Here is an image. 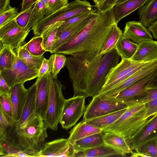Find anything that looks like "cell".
<instances>
[{
    "label": "cell",
    "instance_id": "7",
    "mask_svg": "<svg viewBox=\"0 0 157 157\" xmlns=\"http://www.w3.org/2000/svg\"><path fill=\"white\" fill-rule=\"evenodd\" d=\"M120 57L115 48L102 55L97 72L86 90V98H93L99 94L105 83L108 75L119 63Z\"/></svg>",
    "mask_w": 157,
    "mask_h": 157
},
{
    "label": "cell",
    "instance_id": "27",
    "mask_svg": "<svg viewBox=\"0 0 157 157\" xmlns=\"http://www.w3.org/2000/svg\"><path fill=\"white\" fill-rule=\"evenodd\" d=\"M104 134L102 131L76 141L72 145L74 150L76 152H80L104 145L103 140Z\"/></svg>",
    "mask_w": 157,
    "mask_h": 157
},
{
    "label": "cell",
    "instance_id": "20",
    "mask_svg": "<svg viewBox=\"0 0 157 157\" xmlns=\"http://www.w3.org/2000/svg\"><path fill=\"white\" fill-rule=\"evenodd\" d=\"M26 101L21 116L14 126L15 129L22 128L36 115V83L35 82L28 89Z\"/></svg>",
    "mask_w": 157,
    "mask_h": 157
},
{
    "label": "cell",
    "instance_id": "5",
    "mask_svg": "<svg viewBox=\"0 0 157 157\" xmlns=\"http://www.w3.org/2000/svg\"><path fill=\"white\" fill-rule=\"evenodd\" d=\"M92 7L86 0H74L45 16L34 25L31 29L35 35L41 36L44 31L55 23L63 22L76 15L89 12L93 10Z\"/></svg>",
    "mask_w": 157,
    "mask_h": 157
},
{
    "label": "cell",
    "instance_id": "47",
    "mask_svg": "<svg viewBox=\"0 0 157 157\" xmlns=\"http://www.w3.org/2000/svg\"><path fill=\"white\" fill-rule=\"evenodd\" d=\"M157 114V98L147 103L146 117L150 118Z\"/></svg>",
    "mask_w": 157,
    "mask_h": 157
},
{
    "label": "cell",
    "instance_id": "28",
    "mask_svg": "<svg viewBox=\"0 0 157 157\" xmlns=\"http://www.w3.org/2000/svg\"><path fill=\"white\" fill-rule=\"evenodd\" d=\"M18 58L25 63L30 69L39 71L43 60V56H36L30 53L23 44L16 51Z\"/></svg>",
    "mask_w": 157,
    "mask_h": 157
},
{
    "label": "cell",
    "instance_id": "23",
    "mask_svg": "<svg viewBox=\"0 0 157 157\" xmlns=\"http://www.w3.org/2000/svg\"><path fill=\"white\" fill-rule=\"evenodd\" d=\"M148 0H127L115 4L111 9L115 24L132 13L139 9Z\"/></svg>",
    "mask_w": 157,
    "mask_h": 157
},
{
    "label": "cell",
    "instance_id": "18",
    "mask_svg": "<svg viewBox=\"0 0 157 157\" xmlns=\"http://www.w3.org/2000/svg\"><path fill=\"white\" fill-rule=\"evenodd\" d=\"M123 35L137 44L145 41L153 40L152 36L148 29L139 21L127 22Z\"/></svg>",
    "mask_w": 157,
    "mask_h": 157
},
{
    "label": "cell",
    "instance_id": "25",
    "mask_svg": "<svg viewBox=\"0 0 157 157\" xmlns=\"http://www.w3.org/2000/svg\"><path fill=\"white\" fill-rule=\"evenodd\" d=\"M102 131V129L82 121L75 126L70 131L67 139L69 144L72 145L76 141Z\"/></svg>",
    "mask_w": 157,
    "mask_h": 157
},
{
    "label": "cell",
    "instance_id": "41",
    "mask_svg": "<svg viewBox=\"0 0 157 157\" xmlns=\"http://www.w3.org/2000/svg\"><path fill=\"white\" fill-rule=\"evenodd\" d=\"M97 11L93 9L91 11L74 16L63 21L59 27L58 30H63L73 24L81 22L86 19L94 15Z\"/></svg>",
    "mask_w": 157,
    "mask_h": 157
},
{
    "label": "cell",
    "instance_id": "4",
    "mask_svg": "<svg viewBox=\"0 0 157 157\" xmlns=\"http://www.w3.org/2000/svg\"><path fill=\"white\" fill-rule=\"evenodd\" d=\"M146 104L140 103L128 106L117 120L102 131L118 134L127 140L131 138L149 118L146 117Z\"/></svg>",
    "mask_w": 157,
    "mask_h": 157
},
{
    "label": "cell",
    "instance_id": "19",
    "mask_svg": "<svg viewBox=\"0 0 157 157\" xmlns=\"http://www.w3.org/2000/svg\"><path fill=\"white\" fill-rule=\"evenodd\" d=\"M157 72V68L147 76L139 80L121 91L115 98L125 104L142 93L148 87Z\"/></svg>",
    "mask_w": 157,
    "mask_h": 157
},
{
    "label": "cell",
    "instance_id": "15",
    "mask_svg": "<svg viewBox=\"0 0 157 157\" xmlns=\"http://www.w3.org/2000/svg\"><path fill=\"white\" fill-rule=\"evenodd\" d=\"M157 138V114L150 117L132 138L127 140L132 151L141 144Z\"/></svg>",
    "mask_w": 157,
    "mask_h": 157
},
{
    "label": "cell",
    "instance_id": "52",
    "mask_svg": "<svg viewBox=\"0 0 157 157\" xmlns=\"http://www.w3.org/2000/svg\"><path fill=\"white\" fill-rule=\"evenodd\" d=\"M148 29L152 34L153 37L157 40V20L152 23Z\"/></svg>",
    "mask_w": 157,
    "mask_h": 157
},
{
    "label": "cell",
    "instance_id": "50",
    "mask_svg": "<svg viewBox=\"0 0 157 157\" xmlns=\"http://www.w3.org/2000/svg\"><path fill=\"white\" fill-rule=\"evenodd\" d=\"M39 0H22L20 12L25 11L31 7Z\"/></svg>",
    "mask_w": 157,
    "mask_h": 157
},
{
    "label": "cell",
    "instance_id": "14",
    "mask_svg": "<svg viewBox=\"0 0 157 157\" xmlns=\"http://www.w3.org/2000/svg\"><path fill=\"white\" fill-rule=\"evenodd\" d=\"M53 78L51 74H46L36 80V114L44 120L47 111L50 86Z\"/></svg>",
    "mask_w": 157,
    "mask_h": 157
},
{
    "label": "cell",
    "instance_id": "53",
    "mask_svg": "<svg viewBox=\"0 0 157 157\" xmlns=\"http://www.w3.org/2000/svg\"><path fill=\"white\" fill-rule=\"evenodd\" d=\"M147 87L157 88V72Z\"/></svg>",
    "mask_w": 157,
    "mask_h": 157
},
{
    "label": "cell",
    "instance_id": "26",
    "mask_svg": "<svg viewBox=\"0 0 157 157\" xmlns=\"http://www.w3.org/2000/svg\"><path fill=\"white\" fill-rule=\"evenodd\" d=\"M139 21L148 27L157 20V0H148L138 10Z\"/></svg>",
    "mask_w": 157,
    "mask_h": 157
},
{
    "label": "cell",
    "instance_id": "22",
    "mask_svg": "<svg viewBox=\"0 0 157 157\" xmlns=\"http://www.w3.org/2000/svg\"><path fill=\"white\" fill-rule=\"evenodd\" d=\"M139 63H147L157 60V41L153 40L138 44L137 50L130 59Z\"/></svg>",
    "mask_w": 157,
    "mask_h": 157
},
{
    "label": "cell",
    "instance_id": "39",
    "mask_svg": "<svg viewBox=\"0 0 157 157\" xmlns=\"http://www.w3.org/2000/svg\"><path fill=\"white\" fill-rule=\"evenodd\" d=\"M16 122L0 107V140L5 139L8 131L14 126Z\"/></svg>",
    "mask_w": 157,
    "mask_h": 157
},
{
    "label": "cell",
    "instance_id": "16",
    "mask_svg": "<svg viewBox=\"0 0 157 157\" xmlns=\"http://www.w3.org/2000/svg\"><path fill=\"white\" fill-rule=\"evenodd\" d=\"M157 68V60L148 63L116 86L102 95L116 98L124 89L151 74Z\"/></svg>",
    "mask_w": 157,
    "mask_h": 157
},
{
    "label": "cell",
    "instance_id": "46",
    "mask_svg": "<svg viewBox=\"0 0 157 157\" xmlns=\"http://www.w3.org/2000/svg\"><path fill=\"white\" fill-rule=\"evenodd\" d=\"M118 0H101L95 6L97 11L105 12L111 9Z\"/></svg>",
    "mask_w": 157,
    "mask_h": 157
},
{
    "label": "cell",
    "instance_id": "44",
    "mask_svg": "<svg viewBox=\"0 0 157 157\" xmlns=\"http://www.w3.org/2000/svg\"><path fill=\"white\" fill-rule=\"evenodd\" d=\"M0 107L10 117L13 118V109L10 95L0 94Z\"/></svg>",
    "mask_w": 157,
    "mask_h": 157
},
{
    "label": "cell",
    "instance_id": "12",
    "mask_svg": "<svg viewBox=\"0 0 157 157\" xmlns=\"http://www.w3.org/2000/svg\"><path fill=\"white\" fill-rule=\"evenodd\" d=\"M29 32L20 27L14 18L0 27V43L10 46L16 52Z\"/></svg>",
    "mask_w": 157,
    "mask_h": 157
},
{
    "label": "cell",
    "instance_id": "37",
    "mask_svg": "<svg viewBox=\"0 0 157 157\" xmlns=\"http://www.w3.org/2000/svg\"><path fill=\"white\" fill-rule=\"evenodd\" d=\"M23 45L30 53L35 56H43L46 52L43 46V38L41 36L35 35Z\"/></svg>",
    "mask_w": 157,
    "mask_h": 157
},
{
    "label": "cell",
    "instance_id": "42",
    "mask_svg": "<svg viewBox=\"0 0 157 157\" xmlns=\"http://www.w3.org/2000/svg\"><path fill=\"white\" fill-rule=\"evenodd\" d=\"M18 9L11 7L0 13V27L15 18L19 14Z\"/></svg>",
    "mask_w": 157,
    "mask_h": 157
},
{
    "label": "cell",
    "instance_id": "24",
    "mask_svg": "<svg viewBox=\"0 0 157 157\" xmlns=\"http://www.w3.org/2000/svg\"><path fill=\"white\" fill-rule=\"evenodd\" d=\"M104 145L116 151L119 155L124 156L132 151L127 140L122 136L113 132H104Z\"/></svg>",
    "mask_w": 157,
    "mask_h": 157
},
{
    "label": "cell",
    "instance_id": "11",
    "mask_svg": "<svg viewBox=\"0 0 157 157\" xmlns=\"http://www.w3.org/2000/svg\"><path fill=\"white\" fill-rule=\"evenodd\" d=\"M39 71L29 68L17 57L11 68L0 71V75L11 88L16 84L25 83L37 78Z\"/></svg>",
    "mask_w": 157,
    "mask_h": 157
},
{
    "label": "cell",
    "instance_id": "32",
    "mask_svg": "<svg viewBox=\"0 0 157 157\" xmlns=\"http://www.w3.org/2000/svg\"><path fill=\"white\" fill-rule=\"evenodd\" d=\"M17 57L12 48L0 43V71L11 68Z\"/></svg>",
    "mask_w": 157,
    "mask_h": 157
},
{
    "label": "cell",
    "instance_id": "30",
    "mask_svg": "<svg viewBox=\"0 0 157 157\" xmlns=\"http://www.w3.org/2000/svg\"><path fill=\"white\" fill-rule=\"evenodd\" d=\"M138 44L123 35L116 45L115 49L121 59H130L136 52Z\"/></svg>",
    "mask_w": 157,
    "mask_h": 157
},
{
    "label": "cell",
    "instance_id": "51",
    "mask_svg": "<svg viewBox=\"0 0 157 157\" xmlns=\"http://www.w3.org/2000/svg\"><path fill=\"white\" fill-rule=\"evenodd\" d=\"M10 0H0V13L10 8Z\"/></svg>",
    "mask_w": 157,
    "mask_h": 157
},
{
    "label": "cell",
    "instance_id": "33",
    "mask_svg": "<svg viewBox=\"0 0 157 157\" xmlns=\"http://www.w3.org/2000/svg\"><path fill=\"white\" fill-rule=\"evenodd\" d=\"M119 155L115 150L105 145L76 152L75 157H102Z\"/></svg>",
    "mask_w": 157,
    "mask_h": 157
},
{
    "label": "cell",
    "instance_id": "9",
    "mask_svg": "<svg viewBox=\"0 0 157 157\" xmlns=\"http://www.w3.org/2000/svg\"><path fill=\"white\" fill-rule=\"evenodd\" d=\"M148 63H136L130 59H121L108 75L98 95L103 94L112 89Z\"/></svg>",
    "mask_w": 157,
    "mask_h": 157
},
{
    "label": "cell",
    "instance_id": "3",
    "mask_svg": "<svg viewBox=\"0 0 157 157\" xmlns=\"http://www.w3.org/2000/svg\"><path fill=\"white\" fill-rule=\"evenodd\" d=\"M13 127L8 131L4 140L19 150L36 157L44 147L48 137V128L42 117L36 114L22 128Z\"/></svg>",
    "mask_w": 157,
    "mask_h": 157
},
{
    "label": "cell",
    "instance_id": "36",
    "mask_svg": "<svg viewBox=\"0 0 157 157\" xmlns=\"http://www.w3.org/2000/svg\"><path fill=\"white\" fill-rule=\"evenodd\" d=\"M67 57L60 53H55L49 58V71L53 78H57L60 70L65 66Z\"/></svg>",
    "mask_w": 157,
    "mask_h": 157
},
{
    "label": "cell",
    "instance_id": "54",
    "mask_svg": "<svg viewBox=\"0 0 157 157\" xmlns=\"http://www.w3.org/2000/svg\"><path fill=\"white\" fill-rule=\"evenodd\" d=\"M101 0H93V2L95 3V6H96Z\"/></svg>",
    "mask_w": 157,
    "mask_h": 157
},
{
    "label": "cell",
    "instance_id": "31",
    "mask_svg": "<svg viewBox=\"0 0 157 157\" xmlns=\"http://www.w3.org/2000/svg\"><path fill=\"white\" fill-rule=\"evenodd\" d=\"M127 108L85 121L87 124L102 130L117 120L124 112Z\"/></svg>",
    "mask_w": 157,
    "mask_h": 157
},
{
    "label": "cell",
    "instance_id": "1",
    "mask_svg": "<svg viewBox=\"0 0 157 157\" xmlns=\"http://www.w3.org/2000/svg\"><path fill=\"white\" fill-rule=\"evenodd\" d=\"M115 24L111 8L105 12L97 11L81 31L55 53L71 55L84 52H99Z\"/></svg>",
    "mask_w": 157,
    "mask_h": 157
},
{
    "label": "cell",
    "instance_id": "8",
    "mask_svg": "<svg viewBox=\"0 0 157 157\" xmlns=\"http://www.w3.org/2000/svg\"><path fill=\"white\" fill-rule=\"evenodd\" d=\"M125 103L115 98L98 95L86 108L82 121H85L127 108Z\"/></svg>",
    "mask_w": 157,
    "mask_h": 157
},
{
    "label": "cell",
    "instance_id": "10",
    "mask_svg": "<svg viewBox=\"0 0 157 157\" xmlns=\"http://www.w3.org/2000/svg\"><path fill=\"white\" fill-rule=\"evenodd\" d=\"M86 98L84 96H77L66 100L59 122L63 129L67 130L83 115Z\"/></svg>",
    "mask_w": 157,
    "mask_h": 157
},
{
    "label": "cell",
    "instance_id": "40",
    "mask_svg": "<svg viewBox=\"0 0 157 157\" xmlns=\"http://www.w3.org/2000/svg\"><path fill=\"white\" fill-rule=\"evenodd\" d=\"M136 150L147 155L148 157H157V138L141 144L134 151Z\"/></svg>",
    "mask_w": 157,
    "mask_h": 157
},
{
    "label": "cell",
    "instance_id": "2",
    "mask_svg": "<svg viewBox=\"0 0 157 157\" xmlns=\"http://www.w3.org/2000/svg\"><path fill=\"white\" fill-rule=\"evenodd\" d=\"M99 52H84L67 57L65 66L72 82L74 96L85 97L88 85L95 75L102 55Z\"/></svg>",
    "mask_w": 157,
    "mask_h": 157
},
{
    "label": "cell",
    "instance_id": "17",
    "mask_svg": "<svg viewBox=\"0 0 157 157\" xmlns=\"http://www.w3.org/2000/svg\"><path fill=\"white\" fill-rule=\"evenodd\" d=\"M94 16L63 30L58 29L55 41L50 52L52 54L54 53L56 50L61 45L74 38L87 26Z\"/></svg>",
    "mask_w": 157,
    "mask_h": 157
},
{
    "label": "cell",
    "instance_id": "49",
    "mask_svg": "<svg viewBox=\"0 0 157 157\" xmlns=\"http://www.w3.org/2000/svg\"><path fill=\"white\" fill-rule=\"evenodd\" d=\"M11 88L0 75V94L10 95Z\"/></svg>",
    "mask_w": 157,
    "mask_h": 157
},
{
    "label": "cell",
    "instance_id": "43",
    "mask_svg": "<svg viewBox=\"0 0 157 157\" xmlns=\"http://www.w3.org/2000/svg\"><path fill=\"white\" fill-rule=\"evenodd\" d=\"M33 10L32 7L25 11L20 12L15 18L17 25L25 30Z\"/></svg>",
    "mask_w": 157,
    "mask_h": 157
},
{
    "label": "cell",
    "instance_id": "35",
    "mask_svg": "<svg viewBox=\"0 0 157 157\" xmlns=\"http://www.w3.org/2000/svg\"><path fill=\"white\" fill-rule=\"evenodd\" d=\"M63 22H58L52 24L41 35L43 38V46L46 52H50L55 41L58 29Z\"/></svg>",
    "mask_w": 157,
    "mask_h": 157
},
{
    "label": "cell",
    "instance_id": "45",
    "mask_svg": "<svg viewBox=\"0 0 157 157\" xmlns=\"http://www.w3.org/2000/svg\"><path fill=\"white\" fill-rule=\"evenodd\" d=\"M47 1L48 4V15L53 13L68 3V0H47Z\"/></svg>",
    "mask_w": 157,
    "mask_h": 157
},
{
    "label": "cell",
    "instance_id": "29",
    "mask_svg": "<svg viewBox=\"0 0 157 157\" xmlns=\"http://www.w3.org/2000/svg\"><path fill=\"white\" fill-rule=\"evenodd\" d=\"M48 4L47 0H39L35 4L26 29L30 31L31 29L39 21L48 15Z\"/></svg>",
    "mask_w": 157,
    "mask_h": 157
},
{
    "label": "cell",
    "instance_id": "34",
    "mask_svg": "<svg viewBox=\"0 0 157 157\" xmlns=\"http://www.w3.org/2000/svg\"><path fill=\"white\" fill-rule=\"evenodd\" d=\"M122 36V31L118 26L117 24H115L111 32L99 51L98 54L103 55L115 49L117 43Z\"/></svg>",
    "mask_w": 157,
    "mask_h": 157
},
{
    "label": "cell",
    "instance_id": "13",
    "mask_svg": "<svg viewBox=\"0 0 157 157\" xmlns=\"http://www.w3.org/2000/svg\"><path fill=\"white\" fill-rule=\"evenodd\" d=\"M76 152L67 139L60 138L45 143L36 157H75Z\"/></svg>",
    "mask_w": 157,
    "mask_h": 157
},
{
    "label": "cell",
    "instance_id": "6",
    "mask_svg": "<svg viewBox=\"0 0 157 157\" xmlns=\"http://www.w3.org/2000/svg\"><path fill=\"white\" fill-rule=\"evenodd\" d=\"M63 85L57 78H53L50 87L48 108L44 120L48 128L56 131L66 99L62 93Z\"/></svg>",
    "mask_w": 157,
    "mask_h": 157
},
{
    "label": "cell",
    "instance_id": "21",
    "mask_svg": "<svg viewBox=\"0 0 157 157\" xmlns=\"http://www.w3.org/2000/svg\"><path fill=\"white\" fill-rule=\"evenodd\" d=\"M24 82L16 84L11 88L10 97L11 102L13 119L16 121L20 119L26 101L28 89L24 86Z\"/></svg>",
    "mask_w": 157,
    "mask_h": 157
},
{
    "label": "cell",
    "instance_id": "48",
    "mask_svg": "<svg viewBox=\"0 0 157 157\" xmlns=\"http://www.w3.org/2000/svg\"><path fill=\"white\" fill-rule=\"evenodd\" d=\"M48 74H51L49 71V59L44 58L39 70L36 80L39 79L43 75Z\"/></svg>",
    "mask_w": 157,
    "mask_h": 157
},
{
    "label": "cell",
    "instance_id": "55",
    "mask_svg": "<svg viewBox=\"0 0 157 157\" xmlns=\"http://www.w3.org/2000/svg\"><path fill=\"white\" fill-rule=\"evenodd\" d=\"M127 0H118L116 3H119L123 2ZM115 3V4H116Z\"/></svg>",
    "mask_w": 157,
    "mask_h": 157
},
{
    "label": "cell",
    "instance_id": "38",
    "mask_svg": "<svg viewBox=\"0 0 157 157\" xmlns=\"http://www.w3.org/2000/svg\"><path fill=\"white\" fill-rule=\"evenodd\" d=\"M157 98V88L147 87L141 94L127 102L128 106L137 104L147 103Z\"/></svg>",
    "mask_w": 157,
    "mask_h": 157
}]
</instances>
